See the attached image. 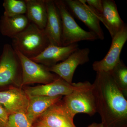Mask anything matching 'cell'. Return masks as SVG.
I'll list each match as a JSON object with an SVG mask.
<instances>
[{
    "mask_svg": "<svg viewBox=\"0 0 127 127\" xmlns=\"http://www.w3.org/2000/svg\"><path fill=\"white\" fill-rule=\"evenodd\" d=\"M59 10L62 21V46H67L82 41H94L98 39L95 33L82 29L75 21L62 0H54Z\"/></svg>",
    "mask_w": 127,
    "mask_h": 127,
    "instance_id": "4",
    "label": "cell"
},
{
    "mask_svg": "<svg viewBox=\"0 0 127 127\" xmlns=\"http://www.w3.org/2000/svg\"><path fill=\"white\" fill-rule=\"evenodd\" d=\"M64 2L72 15L81 21L95 33L98 39H104V34L100 21L83 0H65Z\"/></svg>",
    "mask_w": 127,
    "mask_h": 127,
    "instance_id": "8",
    "label": "cell"
},
{
    "mask_svg": "<svg viewBox=\"0 0 127 127\" xmlns=\"http://www.w3.org/2000/svg\"><path fill=\"white\" fill-rule=\"evenodd\" d=\"M30 97L25 91L18 88H12L0 91V105L8 115L18 113L26 114Z\"/></svg>",
    "mask_w": 127,
    "mask_h": 127,
    "instance_id": "11",
    "label": "cell"
},
{
    "mask_svg": "<svg viewBox=\"0 0 127 127\" xmlns=\"http://www.w3.org/2000/svg\"><path fill=\"white\" fill-rule=\"evenodd\" d=\"M26 16L30 22L42 30L45 28L47 20L46 0H25Z\"/></svg>",
    "mask_w": 127,
    "mask_h": 127,
    "instance_id": "18",
    "label": "cell"
},
{
    "mask_svg": "<svg viewBox=\"0 0 127 127\" xmlns=\"http://www.w3.org/2000/svg\"><path fill=\"white\" fill-rule=\"evenodd\" d=\"M62 96H35L30 97L26 115L32 124L51 106L61 100Z\"/></svg>",
    "mask_w": 127,
    "mask_h": 127,
    "instance_id": "16",
    "label": "cell"
},
{
    "mask_svg": "<svg viewBox=\"0 0 127 127\" xmlns=\"http://www.w3.org/2000/svg\"><path fill=\"white\" fill-rule=\"evenodd\" d=\"M118 86L126 95L127 92V67L120 60L110 72Z\"/></svg>",
    "mask_w": 127,
    "mask_h": 127,
    "instance_id": "19",
    "label": "cell"
},
{
    "mask_svg": "<svg viewBox=\"0 0 127 127\" xmlns=\"http://www.w3.org/2000/svg\"><path fill=\"white\" fill-rule=\"evenodd\" d=\"M2 6L4 10L3 15L6 16L25 15L26 13V4L25 0H4Z\"/></svg>",
    "mask_w": 127,
    "mask_h": 127,
    "instance_id": "20",
    "label": "cell"
},
{
    "mask_svg": "<svg viewBox=\"0 0 127 127\" xmlns=\"http://www.w3.org/2000/svg\"><path fill=\"white\" fill-rule=\"evenodd\" d=\"M89 48L78 49L66 60L48 67V70L70 84H72L73 77L77 67L89 61Z\"/></svg>",
    "mask_w": 127,
    "mask_h": 127,
    "instance_id": "7",
    "label": "cell"
},
{
    "mask_svg": "<svg viewBox=\"0 0 127 127\" xmlns=\"http://www.w3.org/2000/svg\"><path fill=\"white\" fill-rule=\"evenodd\" d=\"M96 112L104 127H127V101L111 72H96L92 84Z\"/></svg>",
    "mask_w": 127,
    "mask_h": 127,
    "instance_id": "1",
    "label": "cell"
},
{
    "mask_svg": "<svg viewBox=\"0 0 127 127\" xmlns=\"http://www.w3.org/2000/svg\"><path fill=\"white\" fill-rule=\"evenodd\" d=\"M94 14H100L102 12V0H83Z\"/></svg>",
    "mask_w": 127,
    "mask_h": 127,
    "instance_id": "22",
    "label": "cell"
},
{
    "mask_svg": "<svg viewBox=\"0 0 127 127\" xmlns=\"http://www.w3.org/2000/svg\"><path fill=\"white\" fill-rule=\"evenodd\" d=\"M76 86V83L71 84L59 77L52 82L25 89L29 97L35 96L54 97L66 96L70 94Z\"/></svg>",
    "mask_w": 127,
    "mask_h": 127,
    "instance_id": "12",
    "label": "cell"
},
{
    "mask_svg": "<svg viewBox=\"0 0 127 127\" xmlns=\"http://www.w3.org/2000/svg\"></svg>",
    "mask_w": 127,
    "mask_h": 127,
    "instance_id": "26",
    "label": "cell"
},
{
    "mask_svg": "<svg viewBox=\"0 0 127 127\" xmlns=\"http://www.w3.org/2000/svg\"><path fill=\"white\" fill-rule=\"evenodd\" d=\"M12 47L32 59L38 56L50 44L44 30L30 22L27 27L12 38Z\"/></svg>",
    "mask_w": 127,
    "mask_h": 127,
    "instance_id": "2",
    "label": "cell"
},
{
    "mask_svg": "<svg viewBox=\"0 0 127 127\" xmlns=\"http://www.w3.org/2000/svg\"><path fill=\"white\" fill-rule=\"evenodd\" d=\"M76 83L73 91L64 98V105L73 118L79 113L94 116L97 112L92 84L87 81Z\"/></svg>",
    "mask_w": 127,
    "mask_h": 127,
    "instance_id": "3",
    "label": "cell"
},
{
    "mask_svg": "<svg viewBox=\"0 0 127 127\" xmlns=\"http://www.w3.org/2000/svg\"><path fill=\"white\" fill-rule=\"evenodd\" d=\"M96 123L93 124L92 125H90V126L87 127H94L96 125ZM32 127H44V126H41V125H36L35 126H32Z\"/></svg>",
    "mask_w": 127,
    "mask_h": 127,
    "instance_id": "24",
    "label": "cell"
},
{
    "mask_svg": "<svg viewBox=\"0 0 127 127\" xmlns=\"http://www.w3.org/2000/svg\"><path fill=\"white\" fill-rule=\"evenodd\" d=\"M32 124L26 114L18 113L9 115L5 127H32Z\"/></svg>",
    "mask_w": 127,
    "mask_h": 127,
    "instance_id": "21",
    "label": "cell"
},
{
    "mask_svg": "<svg viewBox=\"0 0 127 127\" xmlns=\"http://www.w3.org/2000/svg\"><path fill=\"white\" fill-rule=\"evenodd\" d=\"M94 127H104L102 124H97Z\"/></svg>",
    "mask_w": 127,
    "mask_h": 127,
    "instance_id": "25",
    "label": "cell"
},
{
    "mask_svg": "<svg viewBox=\"0 0 127 127\" xmlns=\"http://www.w3.org/2000/svg\"><path fill=\"white\" fill-rule=\"evenodd\" d=\"M103 10L100 14H95L108 30L112 39L120 31L126 24L120 17L115 1L102 0Z\"/></svg>",
    "mask_w": 127,
    "mask_h": 127,
    "instance_id": "14",
    "label": "cell"
},
{
    "mask_svg": "<svg viewBox=\"0 0 127 127\" xmlns=\"http://www.w3.org/2000/svg\"><path fill=\"white\" fill-rule=\"evenodd\" d=\"M15 50L20 59L21 66V86L35 83L48 84L59 77L50 71L46 66L33 61Z\"/></svg>",
    "mask_w": 127,
    "mask_h": 127,
    "instance_id": "5",
    "label": "cell"
},
{
    "mask_svg": "<svg viewBox=\"0 0 127 127\" xmlns=\"http://www.w3.org/2000/svg\"><path fill=\"white\" fill-rule=\"evenodd\" d=\"M78 48L77 43L67 46H58L50 44L40 54L30 59L37 63L42 64L50 67L57 64L58 62L65 61Z\"/></svg>",
    "mask_w": 127,
    "mask_h": 127,
    "instance_id": "15",
    "label": "cell"
},
{
    "mask_svg": "<svg viewBox=\"0 0 127 127\" xmlns=\"http://www.w3.org/2000/svg\"><path fill=\"white\" fill-rule=\"evenodd\" d=\"M30 23L25 15L13 17L3 15L0 20V32L2 35L12 39L25 30Z\"/></svg>",
    "mask_w": 127,
    "mask_h": 127,
    "instance_id": "17",
    "label": "cell"
},
{
    "mask_svg": "<svg viewBox=\"0 0 127 127\" xmlns=\"http://www.w3.org/2000/svg\"><path fill=\"white\" fill-rule=\"evenodd\" d=\"M21 66L15 50L8 43L3 46L0 57V88L21 81Z\"/></svg>",
    "mask_w": 127,
    "mask_h": 127,
    "instance_id": "6",
    "label": "cell"
},
{
    "mask_svg": "<svg viewBox=\"0 0 127 127\" xmlns=\"http://www.w3.org/2000/svg\"><path fill=\"white\" fill-rule=\"evenodd\" d=\"M46 2L47 20L44 31L50 44L62 46V25L60 12L54 0H46Z\"/></svg>",
    "mask_w": 127,
    "mask_h": 127,
    "instance_id": "13",
    "label": "cell"
},
{
    "mask_svg": "<svg viewBox=\"0 0 127 127\" xmlns=\"http://www.w3.org/2000/svg\"><path fill=\"white\" fill-rule=\"evenodd\" d=\"M61 100L50 106L37 119L36 125L46 127H77Z\"/></svg>",
    "mask_w": 127,
    "mask_h": 127,
    "instance_id": "10",
    "label": "cell"
},
{
    "mask_svg": "<svg viewBox=\"0 0 127 127\" xmlns=\"http://www.w3.org/2000/svg\"><path fill=\"white\" fill-rule=\"evenodd\" d=\"M127 40V26L126 24L122 30L112 39L110 49L104 58L94 62V70L98 72H110L120 61V55Z\"/></svg>",
    "mask_w": 127,
    "mask_h": 127,
    "instance_id": "9",
    "label": "cell"
},
{
    "mask_svg": "<svg viewBox=\"0 0 127 127\" xmlns=\"http://www.w3.org/2000/svg\"><path fill=\"white\" fill-rule=\"evenodd\" d=\"M8 117L7 112L0 105V127H5Z\"/></svg>",
    "mask_w": 127,
    "mask_h": 127,
    "instance_id": "23",
    "label": "cell"
}]
</instances>
